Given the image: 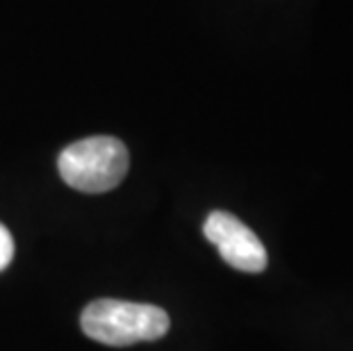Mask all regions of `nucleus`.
I'll use <instances>...</instances> for the list:
<instances>
[{
    "instance_id": "20e7f679",
    "label": "nucleus",
    "mask_w": 353,
    "mask_h": 351,
    "mask_svg": "<svg viewBox=\"0 0 353 351\" xmlns=\"http://www.w3.org/2000/svg\"><path fill=\"white\" fill-rule=\"evenodd\" d=\"M14 258V237L10 233V228L5 223H0V272H5L10 267Z\"/></svg>"
},
{
    "instance_id": "f03ea898",
    "label": "nucleus",
    "mask_w": 353,
    "mask_h": 351,
    "mask_svg": "<svg viewBox=\"0 0 353 351\" xmlns=\"http://www.w3.org/2000/svg\"><path fill=\"white\" fill-rule=\"evenodd\" d=\"M130 167V155L121 139L94 135L66 146L57 169L69 188L85 194H103L121 185Z\"/></svg>"
},
{
    "instance_id": "7ed1b4c3",
    "label": "nucleus",
    "mask_w": 353,
    "mask_h": 351,
    "mask_svg": "<svg viewBox=\"0 0 353 351\" xmlns=\"http://www.w3.org/2000/svg\"><path fill=\"white\" fill-rule=\"evenodd\" d=\"M203 235L212 242L219 256L230 267L246 274H260L267 270L269 256L260 237L242 219L226 210H214L203 223Z\"/></svg>"
},
{
    "instance_id": "f257e3e1",
    "label": "nucleus",
    "mask_w": 353,
    "mask_h": 351,
    "mask_svg": "<svg viewBox=\"0 0 353 351\" xmlns=\"http://www.w3.org/2000/svg\"><path fill=\"white\" fill-rule=\"evenodd\" d=\"M82 333L108 347H130L153 342L169 333L167 310L151 303H132L121 299H96L80 315Z\"/></svg>"
}]
</instances>
